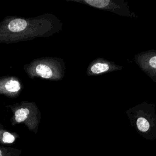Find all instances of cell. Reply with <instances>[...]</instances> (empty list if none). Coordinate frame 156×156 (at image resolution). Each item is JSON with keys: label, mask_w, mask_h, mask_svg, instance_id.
Segmentation results:
<instances>
[{"label": "cell", "mask_w": 156, "mask_h": 156, "mask_svg": "<svg viewBox=\"0 0 156 156\" xmlns=\"http://www.w3.org/2000/svg\"><path fill=\"white\" fill-rule=\"evenodd\" d=\"M62 29L61 21L51 13L30 18L7 16L0 21V43L12 44L49 37Z\"/></svg>", "instance_id": "obj_1"}, {"label": "cell", "mask_w": 156, "mask_h": 156, "mask_svg": "<svg viewBox=\"0 0 156 156\" xmlns=\"http://www.w3.org/2000/svg\"><path fill=\"white\" fill-rule=\"evenodd\" d=\"M131 126L143 138L156 139L155 105L144 101L126 111Z\"/></svg>", "instance_id": "obj_2"}, {"label": "cell", "mask_w": 156, "mask_h": 156, "mask_svg": "<svg viewBox=\"0 0 156 156\" xmlns=\"http://www.w3.org/2000/svg\"><path fill=\"white\" fill-rule=\"evenodd\" d=\"M23 69L31 79L38 77L48 80L58 81L64 77L66 63L61 58L45 57L34 59L25 64Z\"/></svg>", "instance_id": "obj_3"}, {"label": "cell", "mask_w": 156, "mask_h": 156, "mask_svg": "<svg viewBox=\"0 0 156 156\" xmlns=\"http://www.w3.org/2000/svg\"><path fill=\"white\" fill-rule=\"evenodd\" d=\"M7 107L12 113L10 119L12 126L23 124L29 130L35 134L37 133L41 113L35 102L24 101L7 105Z\"/></svg>", "instance_id": "obj_4"}, {"label": "cell", "mask_w": 156, "mask_h": 156, "mask_svg": "<svg viewBox=\"0 0 156 156\" xmlns=\"http://www.w3.org/2000/svg\"><path fill=\"white\" fill-rule=\"evenodd\" d=\"M87 5L94 9L113 12L118 15L137 18L136 15L130 10L129 5L124 0H66Z\"/></svg>", "instance_id": "obj_5"}, {"label": "cell", "mask_w": 156, "mask_h": 156, "mask_svg": "<svg viewBox=\"0 0 156 156\" xmlns=\"http://www.w3.org/2000/svg\"><path fill=\"white\" fill-rule=\"evenodd\" d=\"M133 60L141 71L156 83V49L138 53Z\"/></svg>", "instance_id": "obj_6"}, {"label": "cell", "mask_w": 156, "mask_h": 156, "mask_svg": "<svg viewBox=\"0 0 156 156\" xmlns=\"http://www.w3.org/2000/svg\"><path fill=\"white\" fill-rule=\"evenodd\" d=\"M122 66L109 61L104 58H96L93 60L88 66L86 74L90 77L99 76L107 73L119 71Z\"/></svg>", "instance_id": "obj_7"}, {"label": "cell", "mask_w": 156, "mask_h": 156, "mask_svg": "<svg viewBox=\"0 0 156 156\" xmlns=\"http://www.w3.org/2000/svg\"><path fill=\"white\" fill-rule=\"evenodd\" d=\"M22 82L18 77L5 76L0 77V94L10 98H16L22 90Z\"/></svg>", "instance_id": "obj_8"}, {"label": "cell", "mask_w": 156, "mask_h": 156, "mask_svg": "<svg viewBox=\"0 0 156 156\" xmlns=\"http://www.w3.org/2000/svg\"><path fill=\"white\" fill-rule=\"evenodd\" d=\"M19 138V135L16 132L8 130L2 124L0 123V145L4 146L15 143Z\"/></svg>", "instance_id": "obj_9"}, {"label": "cell", "mask_w": 156, "mask_h": 156, "mask_svg": "<svg viewBox=\"0 0 156 156\" xmlns=\"http://www.w3.org/2000/svg\"><path fill=\"white\" fill-rule=\"evenodd\" d=\"M20 149L0 145V156H20Z\"/></svg>", "instance_id": "obj_10"}]
</instances>
